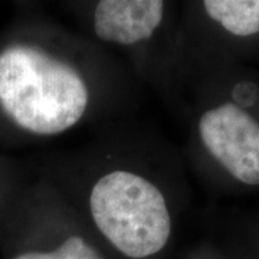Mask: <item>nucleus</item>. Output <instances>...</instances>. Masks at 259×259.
<instances>
[{"label": "nucleus", "mask_w": 259, "mask_h": 259, "mask_svg": "<svg viewBox=\"0 0 259 259\" xmlns=\"http://www.w3.org/2000/svg\"><path fill=\"white\" fill-rule=\"evenodd\" d=\"M206 13L232 35L259 33V0H203Z\"/></svg>", "instance_id": "obj_5"}, {"label": "nucleus", "mask_w": 259, "mask_h": 259, "mask_svg": "<svg viewBox=\"0 0 259 259\" xmlns=\"http://www.w3.org/2000/svg\"><path fill=\"white\" fill-rule=\"evenodd\" d=\"M206 150L242 183L259 186V122L235 104L206 111L199 121Z\"/></svg>", "instance_id": "obj_3"}, {"label": "nucleus", "mask_w": 259, "mask_h": 259, "mask_svg": "<svg viewBox=\"0 0 259 259\" xmlns=\"http://www.w3.org/2000/svg\"><path fill=\"white\" fill-rule=\"evenodd\" d=\"M94 223L112 246L133 259L148 258L170 239L171 218L166 199L146 177L115 170L91 190Z\"/></svg>", "instance_id": "obj_2"}, {"label": "nucleus", "mask_w": 259, "mask_h": 259, "mask_svg": "<svg viewBox=\"0 0 259 259\" xmlns=\"http://www.w3.org/2000/svg\"><path fill=\"white\" fill-rule=\"evenodd\" d=\"M163 12L164 0H100L94 29L102 40L133 45L154 33Z\"/></svg>", "instance_id": "obj_4"}, {"label": "nucleus", "mask_w": 259, "mask_h": 259, "mask_svg": "<svg viewBox=\"0 0 259 259\" xmlns=\"http://www.w3.org/2000/svg\"><path fill=\"white\" fill-rule=\"evenodd\" d=\"M13 259H104L101 253L81 236H69L51 252H28Z\"/></svg>", "instance_id": "obj_6"}, {"label": "nucleus", "mask_w": 259, "mask_h": 259, "mask_svg": "<svg viewBox=\"0 0 259 259\" xmlns=\"http://www.w3.org/2000/svg\"><path fill=\"white\" fill-rule=\"evenodd\" d=\"M88 88L71 65L32 47L0 54V105L20 128L55 136L82 118Z\"/></svg>", "instance_id": "obj_1"}]
</instances>
